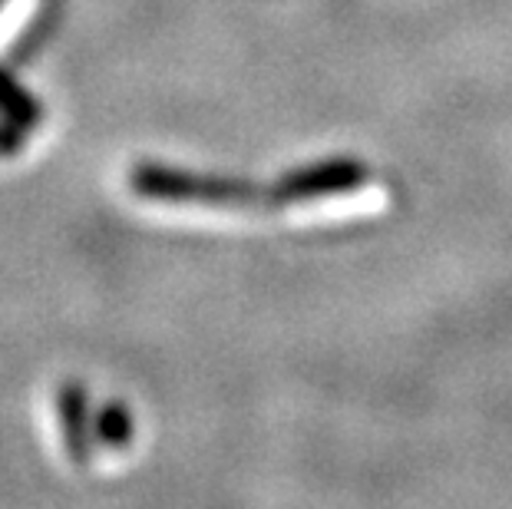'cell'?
Returning a JSON list of instances; mask_svg holds the SVG:
<instances>
[{
	"mask_svg": "<svg viewBox=\"0 0 512 509\" xmlns=\"http://www.w3.org/2000/svg\"><path fill=\"white\" fill-rule=\"evenodd\" d=\"M367 179H370V169L361 159H351V156L324 159V162H314V166H301L288 172V176L271 189V196H275V205L347 196V192L361 189Z\"/></svg>",
	"mask_w": 512,
	"mask_h": 509,
	"instance_id": "obj_2",
	"label": "cell"
},
{
	"mask_svg": "<svg viewBox=\"0 0 512 509\" xmlns=\"http://www.w3.org/2000/svg\"><path fill=\"white\" fill-rule=\"evenodd\" d=\"M0 106L7 110V116L14 119L17 126H34L40 123V106L30 100L24 90H17L4 73H0Z\"/></svg>",
	"mask_w": 512,
	"mask_h": 509,
	"instance_id": "obj_5",
	"label": "cell"
},
{
	"mask_svg": "<svg viewBox=\"0 0 512 509\" xmlns=\"http://www.w3.org/2000/svg\"><path fill=\"white\" fill-rule=\"evenodd\" d=\"M30 7H34V0H7V4L0 7V47L17 34L20 24H24L30 14Z\"/></svg>",
	"mask_w": 512,
	"mask_h": 509,
	"instance_id": "obj_6",
	"label": "cell"
},
{
	"mask_svg": "<svg viewBox=\"0 0 512 509\" xmlns=\"http://www.w3.org/2000/svg\"><path fill=\"white\" fill-rule=\"evenodd\" d=\"M133 189L143 199L156 202H195V205H219V209H278L271 189H258L255 182L228 179V176H195V172L152 166V162H139L133 169Z\"/></svg>",
	"mask_w": 512,
	"mask_h": 509,
	"instance_id": "obj_1",
	"label": "cell"
},
{
	"mask_svg": "<svg viewBox=\"0 0 512 509\" xmlns=\"http://www.w3.org/2000/svg\"><path fill=\"white\" fill-rule=\"evenodd\" d=\"M60 424H63V440L76 463L90 460V420H86V394L80 384H67L60 391Z\"/></svg>",
	"mask_w": 512,
	"mask_h": 509,
	"instance_id": "obj_3",
	"label": "cell"
},
{
	"mask_svg": "<svg viewBox=\"0 0 512 509\" xmlns=\"http://www.w3.org/2000/svg\"><path fill=\"white\" fill-rule=\"evenodd\" d=\"M96 437L113 450L126 447V443L133 440V420H129V410L119 404L103 407L100 417H96Z\"/></svg>",
	"mask_w": 512,
	"mask_h": 509,
	"instance_id": "obj_4",
	"label": "cell"
}]
</instances>
